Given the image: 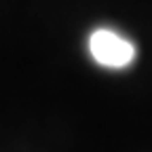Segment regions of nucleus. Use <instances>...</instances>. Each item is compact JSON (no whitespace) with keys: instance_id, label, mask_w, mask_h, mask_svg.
I'll return each mask as SVG.
<instances>
[{"instance_id":"nucleus-1","label":"nucleus","mask_w":152,"mask_h":152,"mask_svg":"<svg viewBox=\"0 0 152 152\" xmlns=\"http://www.w3.org/2000/svg\"><path fill=\"white\" fill-rule=\"evenodd\" d=\"M89 51H91V57L99 66L114 68V70L129 66L133 61V57H135L133 42H129L127 38L118 36L112 30H106V28H99L91 34Z\"/></svg>"}]
</instances>
